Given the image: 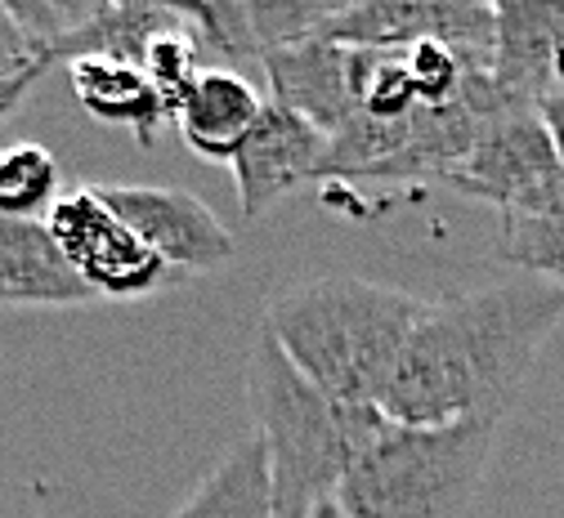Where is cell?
I'll return each instance as SVG.
<instances>
[{
  "instance_id": "obj_22",
  "label": "cell",
  "mask_w": 564,
  "mask_h": 518,
  "mask_svg": "<svg viewBox=\"0 0 564 518\" xmlns=\"http://www.w3.org/2000/svg\"><path fill=\"white\" fill-rule=\"evenodd\" d=\"M314 518H340V509H336V505H323V509H318Z\"/></svg>"
},
{
  "instance_id": "obj_19",
  "label": "cell",
  "mask_w": 564,
  "mask_h": 518,
  "mask_svg": "<svg viewBox=\"0 0 564 518\" xmlns=\"http://www.w3.org/2000/svg\"><path fill=\"white\" fill-rule=\"evenodd\" d=\"M32 67H50V63H45L41 49L32 45V36L14 23L10 5H0V81L19 77V71H32Z\"/></svg>"
},
{
  "instance_id": "obj_11",
  "label": "cell",
  "mask_w": 564,
  "mask_h": 518,
  "mask_svg": "<svg viewBox=\"0 0 564 518\" xmlns=\"http://www.w3.org/2000/svg\"><path fill=\"white\" fill-rule=\"evenodd\" d=\"M488 77L511 108L538 112L564 81V0H498Z\"/></svg>"
},
{
  "instance_id": "obj_14",
  "label": "cell",
  "mask_w": 564,
  "mask_h": 518,
  "mask_svg": "<svg viewBox=\"0 0 564 518\" xmlns=\"http://www.w3.org/2000/svg\"><path fill=\"white\" fill-rule=\"evenodd\" d=\"M67 77H73V95L77 103L108 125H126L134 130L139 143H153L158 125L171 121L153 77L139 63H121V58H77L67 63Z\"/></svg>"
},
{
  "instance_id": "obj_17",
  "label": "cell",
  "mask_w": 564,
  "mask_h": 518,
  "mask_svg": "<svg viewBox=\"0 0 564 518\" xmlns=\"http://www.w3.org/2000/svg\"><path fill=\"white\" fill-rule=\"evenodd\" d=\"M498 255L516 273L546 277L564 286V214H502L498 219Z\"/></svg>"
},
{
  "instance_id": "obj_2",
  "label": "cell",
  "mask_w": 564,
  "mask_h": 518,
  "mask_svg": "<svg viewBox=\"0 0 564 518\" xmlns=\"http://www.w3.org/2000/svg\"><path fill=\"white\" fill-rule=\"evenodd\" d=\"M426 313L412 290L368 277H310L264 305V331L292 366L345 407H381L399 353Z\"/></svg>"
},
{
  "instance_id": "obj_21",
  "label": "cell",
  "mask_w": 564,
  "mask_h": 518,
  "mask_svg": "<svg viewBox=\"0 0 564 518\" xmlns=\"http://www.w3.org/2000/svg\"><path fill=\"white\" fill-rule=\"evenodd\" d=\"M538 117H542V125L551 130V143H555V153H560V166H564V90L546 95V99L538 103Z\"/></svg>"
},
{
  "instance_id": "obj_15",
  "label": "cell",
  "mask_w": 564,
  "mask_h": 518,
  "mask_svg": "<svg viewBox=\"0 0 564 518\" xmlns=\"http://www.w3.org/2000/svg\"><path fill=\"white\" fill-rule=\"evenodd\" d=\"M171 518H278L264 442L256 433L238 438Z\"/></svg>"
},
{
  "instance_id": "obj_16",
  "label": "cell",
  "mask_w": 564,
  "mask_h": 518,
  "mask_svg": "<svg viewBox=\"0 0 564 518\" xmlns=\"http://www.w3.org/2000/svg\"><path fill=\"white\" fill-rule=\"evenodd\" d=\"M58 197V162L45 143L23 139L0 147V219L45 224Z\"/></svg>"
},
{
  "instance_id": "obj_10",
  "label": "cell",
  "mask_w": 564,
  "mask_h": 518,
  "mask_svg": "<svg viewBox=\"0 0 564 518\" xmlns=\"http://www.w3.org/2000/svg\"><path fill=\"white\" fill-rule=\"evenodd\" d=\"M327 134L318 125H310L305 117L288 112L282 103L264 99V112L256 121V130L242 139L234 166L238 179V206L247 219H260L264 210H273L282 197H292L296 188H305L310 179H323V162H327Z\"/></svg>"
},
{
  "instance_id": "obj_4",
  "label": "cell",
  "mask_w": 564,
  "mask_h": 518,
  "mask_svg": "<svg viewBox=\"0 0 564 518\" xmlns=\"http://www.w3.org/2000/svg\"><path fill=\"white\" fill-rule=\"evenodd\" d=\"M498 429V416L453 425H399L381 416L340 478V518H466Z\"/></svg>"
},
{
  "instance_id": "obj_13",
  "label": "cell",
  "mask_w": 564,
  "mask_h": 518,
  "mask_svg": "<svg viewBox=\"0 0 564 518\" xmlns=\"http://www.w3.org/2000/svg\"><path fill=\"white\" fill-rule=\"evenodd\" d=\"M264 112V95L234 67H202L197 86L175 112V130L193 157L206 162H234L242 139L256 130Z\"/></svg>"
},
{
  "instance_id": "obj_5",
  "label": "cell",
  "mask_w": 564,
  "mask_h": 518,
  "mask_svg": "<svg viewBox=\"0 0 564 518\" xmlns=\"http://www.w3.org/2000/svg\"><path fill=\"white\" fill-rule=\"evenodd\" d=\"M45 229L58 255L67 260V268L95 290V300H144V295H158L180 277L104 206L95 184L63 192L45 219Z\"/></svg>"
},
{
  "instance_id": "obj_6",
  "label": "cell",
  "mask_w": 564,
  "mask_h": 518,
  "mask_svg": "<svg viewBox=\"0 0 564 518\" xmlns=\"http://www.w3.org/2000/svg\"><path fill=\"white\" fill-rule=\"evenodd\" d=\"M492 36H498L492 5H470V0H364V5H345L318 32V41L377 54H408L421 41L492 54Z\"/></svg>"
},
{
  "instance_id": "obj_18",
  "label": "cell",
  "mask_w": 564,
  "mask_h": 518,
  "mask_svg": "<svg viewBox=\"0 0 564 518\" xmlns=\"http://www.w3.org/2000/svg\"><path fill=\"white\" fill-rule=\"evenodd\" d=\"M144 71L153 77V86H158V95H162V103H166V112L175 121L180 103L188 99V90L202 77V49H197V36H193L188 19H184V27H175V32L153 41V49L144 58Z\"/></svg>"
},
{
  "instance_id": "obj_1",
  "label": "cell",
  "mask_w": 564,
  "mask_h": 518,
  "mask_svg": "<svg viewBox=\"0 0 564 518\" xmlns=\"http://www.w3.org/2000/svg\"><path fill=\"white\" fill-rule=\"evenodd\" d=\"M560 322L564 286L533 273L435 300L399 353L381 411L399 425L502 420Z\"/></svg>"
},
{
  "instance_id": "obj_9",
  "label": "cell",
  "mask_w": 564,
  "mask_h": 518,
  "mask_svg": "<svg viewBox=\"0 0 564 518\" xmlns=\"http://www.w3.org/2000/svg\"><path fill=\"white\" fill-rule=\"evenodd\" d=\"M560 153L551 143V130L538 112L502 117L479 130L470 153L448 170V188L475 201L498 206V214L520 210L551 175H560Z\"/></svg>"
},
{
  "instance_id": "obj_7",
  "label": "cell",
  "mask_w": 564,
  "mask_h": 518,
  "mask_svg": "<svg viewBox=\"0 0 564 518\" xmlns=\"http://www.w3.org/2000/svg\"><path fill=\"white\" fill-rule=\"evenodd\" d=\"M104 206L121 224L158 251L180 277L184 273H216L234 260V233L216 219L206 201L184 188H149V184H95Z\"/></svg>"
},
{
  "instance_id": "obj_12",
  "label": "cell",
  "mask_w": 564,
  "mask_h": 518,
  "mask_svg": "<svg viewBox=\"0 0 564 518\" xmlns=\"http://www.w3.org/2000/svg\"><path fill=\"white\" fill-rule=\"evenodd\" d=\"M95 290L67 268L45 224L0 219V309H82Z\"/></svg>"
},
{
  "instance_id": "obj_8",
  "label": "cell",
  "mask_w": 564,
  "mask_h": 518,
  "mask_svg": "<svg viewBox=\"0 0 564 518\" xmlns=\"http://www.w3.org/2000/svg\"><path fill=\"white\" fill-rule=\"evenodd\" d=\"M377 63H381L377 49H345L310 36L301 45L273 49L260 67L269 81V99L305 117L332 139L364 112V90L372 81Z\"/></svg>"
},
{
  "instance_id": "obj_20",
  "label": "cell",
  "mask_w": 564,
  "mask_h": 518,
  "mask_svg": "<svg viewBox=\"0 0 564 518\" xmlns=\"http://www.w3.org/2000/svg\"><path fill=\"white\" fill-rule=\"evenodd\" d=\"M45 71H50V67H32V71H19V77H6V81H0V121L14 117V112L23 108V99L36 90V81L45 77Z\"/></svg>"
},
{
  "instance_id": "obj_3",
  "label": "cell",
  "mask_w": 564,
  "mask_h": 518,
  "mask_svg": "<svg viewBox=\"0 0 564 518\" xmlns=\"http://www.w3.org/2000/svg\"><path fill=\"white\" fill-rule=\"evenodd\" d=\"M247 398L256 411V438L269 456V487L278 518H314L336 505L340 478L381 425V407H345L305 381L278 340L256 327L247 362Z\"/></svg>"
}]
</instances>
